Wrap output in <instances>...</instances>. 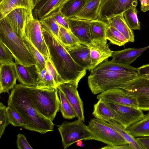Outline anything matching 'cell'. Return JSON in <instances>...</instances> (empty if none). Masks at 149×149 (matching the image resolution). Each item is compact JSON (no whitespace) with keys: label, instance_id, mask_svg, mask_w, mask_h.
Returning <instances> with one entry per match:
<instances>
[{"label":"cell","instance_id":"obj_1","mask_svg":"<svg viewBox=\"0 0 149 149\" xmlns=\"http://www.w3.org/2000/svg\"><path fill=\"white\" fill-rule=\"evenodd\" d=\"M40 22L51 61L64 82H69L77 88L79 82L85 76L87 70L74 61L52 32Z\"/></svg>","mask_w":149,"mask_h":149},{"label":"cell","instance_id":"obj_2","mask_svg":"<svg viewBox=\"0 0 149 149\" xmlns=\"http://www.w3.org/2000/svg\"><path fill=\"white\" fill-rule=\"evenodd\" d=\"M8 106L21 116L26 125L22 127L42 134L54 131L52 121L40 113L31 101L26 85L16 84L12 89L7 101Z\"/></svg>","mask_w":149,"mask_h":149},{"label":"cell","instance_id":"obj_3","mask_svg":"<svg viewBox=\"0 0 149 149\" xmlns=\"http://www.w3.org/2000/svg\"><path fill=\"white\" fill-rule=\"evenodd\" d=\"M138 76L137 74L93 70L88 77V83L91 92L96 95L109 89L121 88L124 84Z\"/></svg>","mask_w":149,"mask_h":149},{"label":"cell","instance_id":"obj_4","mask_svg":"<svg viewBox=\"0 0 149 149\" xmlns=\"http://www.w3.org/2000/svg\"><path fill=\"white\" fill-rule=\"evenodd\" d=\"M26 86L29 98L35 108L44 117L52 121L60 109L57 88Z\"/></svg>","mask_w":149,"mask_h":149},{"label":"cell","instance_id":"obj_5","mask_svg":"<svg viewBox=\"0 0 149 149\" xmlns=\"http://www.w3.org/2000/svg\"><path fill=\"white\" fill-rule=\"evenodd\" d=\"M0 41L10 51L15 62L25 66L36 65V61L23 40L12 29L6 20H0Z\"/></svg>","mask_w":149,"mask_h":149},{"label":"cell","instance_id":"obj_6","mask_svg":"<svg viewBox=\"0 0 149 149\" xmlns=\"http://www.w3.org/2000/svg\"><path fill=\"white\" fill-rule=\"evenodd\" d=\"M87 129L91 134V140L112 146H122L128 144L107 121L93 118L89 122Z\"/></svg>","mask_w":149,"mask_h":149},{"label":"cell","instance_id":"obj_7","mask_svg":"<svg viewBox=\"0 0 149 149\" xmlns=\"http://www.w3.org/2000/svg\"><path fill=\"white\" fill-rule=\"evenodd\" d=\"M84 122L78 119L71 122H63L61 125L57 126L64 149L79 140H91V134Z\"/></svg>","mask_w":149,"mask_h":149},{"label":"cell","instance_id":"obj_8","mask_svg":"<svg viewBox=\"0 0 149 149\" xmlns=\"http://www.w3.org/2000/svg\"><path fill=\"white\" fill-rule=\"evenodd\" d=\"M121 88L136 97L139 108L149 111V79L138 76L124 84Z\"/></svg>","mask_w":149,"mask_h":149},{"label":"cell","instance_id":"obj_9","mask_svg":"<svg viewBox=\"0 0 149 149\" xmlns=\"http://www.w3.org/2000/svg\"><path fill=\"white\" fill-rule=\"evenodd\" d=\"M105 102L113 112L115 121L126 129L144 116L143 111L138 108Z\"/></svg>","mask_w":149,"mask_h":149},{"label":"cell","instance_id":"obj_10","mask_svg":"<svg viewBox=\"0 0 149 149\" xmlns=\"http://www.w3.org/2000/svg\"><path fill=\"white\" fill-rule=\"evenodd\" d=\"M137 4L138 0H101L97 19L106 22Z\"/></svg>","mask_w":149,"mask_h":149},{"label":"cell","instance_id":"obj_11","mask_svg":"<svg viewBox=\"0 0 149 149\" xmlns=\"http://www.w3.org/2000/svg\"><path fill=\"white\" fill-rule=\"evenodd\" d=\"M25 36L41 53L46 60H50L49 50L45 42L39 20L33 17L26 25Z\"/></svg>","mask_w":149,"mask_h":149},{"label":"cell","instance_id":"obj_12","mask_svg":"<svg viewBox=\"0 0 149 149\" xmlns=\"http://www.w3.org/2000/svg\"><path fill=\"white\" fill-rule=\"evenodd\" d=\"M33 10L24 8L16 9L9 13L4 18L16 33L23 40L25 29L29 19L33 17Z\"/></svg>","mask_w":149,"mask_h":149},{"label":"cell","instance_id":"obj_13","mask_svg":"<svg viewBox=\"0 0 149 149\" xmlns=\"http://www.w3.org/2000/svg\"><path fill=\"white\" fill-rule=\"evenodd\" d=\"M97 98L107 102L138 108L136 97L120 88H114L103 91L99 94Z\"/></svg>","mask_w":149,"mask_h":149},{"label":"cell","instance_id":"obj_14","mask_svg":"<svg viewBox=\"0 0 149 149\" xmlns=\"http://www.w3.org/2000/svg\"><path fill=\"white\" fill-rule=\"evenodd\" d=\"M57 88L65 95L72 106L78 119L85 122L83 102L79 95L77 88L69 82H64L57 85Z\"/></svg>","mask_w":149,"mask_h":149},{"label":"cell","instance_id":"obj_15","mask_svg":"<svg viewBox=\"0 0 149 149\" xmlns=\"http://www.w3.org/2000/svg\"><path fill=\"white\" fill-rule=\"evenodd\" d=\"M70 31L82 44L90 47L92 40L90 32L91 20L73 17L68 18Z\"/></svg>","mask_w":149,"mask_h":149},{"label":"cell","instance_id":"obj_16","mask_svg":"<svg viewBox=\"0 0 149 149\" xmlns=\"http://www.w3.org/2000/svg\"><path fill=\"white\" fill-rule=\"evenodd\" d=\"M69 0H34L33 14L39 20L52 14L61 11L64 4Z\"/></svg>","mask_w":149,"mask_h":149},{"label":"cell","instance_id":"obj_17","mask_svg":"<svg viewBox=\"0 0 149 149\" xmlns=\"http://www.w3.org/2000/svg\"><path fill=\"white\" fill-rule=\"evenodd\" d=\"M107 40L92 41L90 48L91 65L88 70L91 72L105 60L111 57L113 52L109 48Z\"/></svg>","mask_w":149,"mask_h":149},{"label":"cell","instance_id":"obj_18","mask_svg":"<svg viewBox=\"0 0 149 149\" xmlns=\"http://www.w3.org/2000/svg\"><path fill=\"white\" fill-rule=\"evenodd\" d=\"M17 75L15 63H0V93L13 89L16 84Z\"/></svg>","mask_w":149,"mask_h":149},{"label":"cell","instance_id":"obj_19","mask_svg":"<svg viewBox=\"0 0 149 149\" xmlns=\"http://www.w3.org/2000/svg\"><path fill=\"white\" fill-rule=\"evenodd\" d=\"M15 64L19 82L24 85L36 86L39 73L36 65L25 66L16 62H15Z\"/></svg>","mask_w":149,"mask_h":149},{"label":"cell","instance_id":"obj_20","mask_svg":"<svg viewBox=\"0 0 149 149\" xmlns=\"http://www.w3.org/2000/svg\"><path fill=\"white\" fill-rule=\"evenodd\" d=\"M149 48V46L141 48H131L113 51L111 56L112 60L117 63L130 65Z\"/></svg>","mask_w":149,"mask_h":149},{"label":"cell","instance_id":"obj_21","mask_svg":"<svg viewBox=\"0 0 149 149\" xmlns=\"http://www.w3.org/2000/svg\"><path fill=\"white\" fill-rule=\"evenodd\" d=\"M20 8L33 10L34 0H2L0 1V20L3 19L11 12Z\"/></svg>","mask_w":149,"mask_h":149},{"label":"cell","instance_id":"obj_22","mask_svg":"<svg viewBox=\"0 0 149 149\" xmlns=\"http://www.w3.org/2000/svg\"><path fill=\"white\" fill-rule=\"evenodd\" d=\"M68 52L77 63L87 70L89 69L91 63L90 48L89 46L82 44Z\"/></svg>","mask_w":149,"mask_h":149},{"label":"cell","instance_id":"obj_23","mask_svg":"<svg viewBox=\"0 0 149 149\" xmlns=\"http://www.w3.org/2000/svg\"><path fill=\"white\" fill-rule=\"evenodd\" d=\"M101 1L86 0L84 5L75 17L91 21L97 19Z\"/></svg>","mask_w":149,"mask_h":149},{"label":"cell","instance_id":"obj_24","mask_svg":"<svg viewBox=\"0 0 149 149\" xmlns=\"http://www.w3.org/2000/svg\"><path fill=\"white\" fill-rule=\"evenodd\" d=\"M108 25L113 26L120 32L127 39L129 42L135 41L133 31L128 26L122 13L107 19Z\"/></svg>","mask_w":149,"mask_h":149},{"label":"cell","instance_id":"obj_25","mask_svg":"<svg viewBox=\"0 0 149 149\" xmlns=\"http://www.w3.org/2000/svg\"><path fill=\"white\" fill-rule=\"evenodd\" d=\"M93 70H109L138 74V68H135L130 65L117 63L112 60L106 61L102 62Z\"/></svg>","mask_w":149,"mask_h":149},{"label":"cell","instance_id":"obj_26","mask_svg":"<svg viewBox=\"0 0 149 149\" xmlns=\"http://www.w3.org/2000/svg\"><path fill=\"white\" fill-rule=\"evenodd\" d=\"M126 129L136 138L149 136V112L142 119Z\"/></svg>","mask_w":149,"mask_h":149},{"label":"cell","instance_id":"obj_27","mask_svg":"<svg viewBox=\"0 0 149 149\" xmlns=\"http://www.w3.org/2000/svg\"><path fill=\"white\" fill-rule=\"evenodd\" d=\"M58 40L68 51L82 44L70 31H68L60 26H59Z\"/></svg>","mask_w":149,"mask_h":149},{"label":"cell","instance_id":"obj_28","mask_svg":"<svg viewBox=\"0 0 149 149\" xmlns=\"http://www.w3.org/2000/svg\"><path fill=\"white\" fill-rule=\"evenodd\" d=\"M94 105L93 116L98 119L107 121L110 120H115V115L105 102L101 100Z\"/></svg>","mask_w":149,"mask_h":149},{"label":"cell","instance_id":"obj_29","mask_svg":"<svg viewBox=\"0 0 149 149\" xmlns=\"http://www.w3.org/2000/svg\"><path fill=\"white\" fill-rule=\"evenodd\" d=\"M107 24V22L96 19L91 21L90 32L92 41L107 40L106 33Z\"/></svg>","mask_w":149,"mask_h":149},{"label":"cell","instance_id":"obj_30","mask_svg":"<svg viewBox=\"0 0 149 149\" xmlns=\"http://www.w3.org/2000/svg\"><path fill=\"white\" fill-rule=\"evenodd\" d=\"M108 122L111 126L125 139L133 148V149H144L142 146L126 129L113 120H110Z\"/></svg>","mask_w":149,"mask_h":149},{"label":"cell","instance_id":"obj_31","mask_svg":"<svg viewBox=\"0 0 149 149\" xmlns=\"http://www.w3.org/2000/svg\"><path fill=\"white\" fill-rule=\"evenodd\" d=\"M86 0H69L62 8L61 11L67 18L75 17L79 12Z\"/></svg>","mask_w":149,"mask_h":149},{"label":"cell","instance_id":"obj_32","mask_svg":"<svg viewBox=\"0 0 149 149\" xmlns=\"http://www.w3.org/2000/svg\"><path fill=\"white\" fill-rule=\"evenodd\" d=\"M23 40L30 53L36 61V65L38 72L46 67V60L37 49L35 47L25 36Z\"/></svg>","mask_w":149,"mask_h":149},{"label":"cell","instance_id":"obj_33","mask_svg":"<svg viewBox=\"0 0 149 149\" xmlns=\"http://www.w3.org/2000/svg\"><path fill=\"white\" fill-rule=\"evenodd\" d=\"M58 93L60 101V109L63 118L71 119L77 117L73 108L64 93L59 90Z\"/></svg>","mask_w":149,"mask_h":149},{"label":"cell","instance_id":"obj_34","mask_svg":"<svg viewBox=\"0 0 149 149\" xmlns=\"http://www.w3.org/2000/svg\"><path fill=\"white\" fill-rule=\"evenodd\" d=\"M107 40L113 44L121 46L129 42L125 36L114 27L107 25L106 33Z\"/></svg>","mask_w":149,"mask_h":149},{"label":"cell","instance_id":"obj_35","mask_svg":"<svg viewBox=\"0 0 149 149\" xmlns=\"http://www.w3.org/2000/svg\"><path fill=\"white\" fill-rule=\"evenodd\" d=\"M138 11L136 7L130 8L123 13L124 19L129 27L132 30H140V22L137 14Z\"/></svg>","mask_w":149,"mask_h":149},{"label":"cell","instance_id":"obj_36","mask_svg":"<svg viewBox=\"0 0 149 149\" xmlns=\"http://www.w3.org/2000/svg\"><path fill=\"white\" fill-rule=\"evenodd\" d=\"M6 111L10 123L15 127H22L26 125L20 114L11 107L8 106Z\"/></svg>","mask_w":149,"mask_h":149},{"label":"cell","instance_id":"obj_37","mask_svg":"<svg viewBox=\"0 0 149 149\" xmlns=\"http://www.w3.org/2000/svg\"><path fill=\"white\" fill-rule=\"evenodd\" d=\"M39 21L49 29L54 36L58 40L59 26L52 15H50L39 20Z\"/></svg>","mask_w":149,"mask_h":149},{"label":"cell","instance_id":"obj_38","mask_svg":"<svg viewBox=\"0 0 149 149\" xmlns=\"http://www.w3.org/2000/svg\"><path fill=\"white\" fill-rule=\"evenodd\" d=\"M14 57L9 49L0 41V62L2 63H13Z\"/></svg>","mask_w":149,"mask_h":149},{"label":"cell","instance_id":"obj_39","mask_svg":"<svg viewBox=\"0 0 149 149\" xmlns=\"http://www.w3.org/2000/svg\"><path fill=\"white\" fill-rule=\"evenodd\" d=\"M0 138L3 134L6 127L10 124L6 111V107L0 103Z\"/></svg>","mask_w":149,"mask_h":149},{"label":"cell","instance_id":"obj_40","mask_svg":"<svg viewBox=\"0 0 149 149\" xmlns=\"http://www.w3.org/2000/svg\"><path fill=\"white\" fill-rule=\"evenodd\" d=\"M46 67L52 76L56 87L58 85L64 82L51 60H46Z\"/></svg>","mask_w":149,"mask_h":149},{"label":"cell","instance_id":"obj_41","mask_svg":"<svg viewBox=\"0 0 149 149\" xmlns=\"http://www.w3.org/2000/svg\"><path fill=\"white\" fill-rule=\"evenodd\" d=\"M51 15L59 26L63 27L68 31H70L68 18L63 15L61 11L53 13Z\"/></svg>","mask_w":149,"mask_h":149},{"label":"cell","instance_id":"obj_42","mask_svg":"<svg viewBox=\"0 0 149 149\" xmlns=\"http://www.w3.org/2000/svg\"><path fill=\"white\" fill-rule=\"evenodd\" d=\"M17 148L19 149H32L24 134H19L17 136Z\"/></svg>","mask_w":149,"mask_h":149},{"label":"cell","instance_id":"obj_43","mask_svg":"<svg viewBox=\"0 0 149 149\" xmlns=\"http://www.w3.org/2000/svg\"><path fill=\"white\" fill-rule=\"evenodd\" d=\"M101 149H133L129 144L122 146H112L107 145L101 148Z\"/></svg>","mask_w":149,"mask_h":149},{"label":"cell","instance_id":"obj_44","mask_svg":"<svg viewBox=\"0 0 149 149\" xmlns=\"http://www.w3.org/2000/svg\"><path fill=\"white\" fill-rule=\"evenodd\" d=\"M136 139L144 149H149V136L139 137Z\"/></svg>","mask_w":149,"mask_h":149},{"label":"cell","instance_id":"obj_45","mask_svg":"<svg viewBox=\"0 0 149 149\" xmlns=\"http://www.w3.org/2000/svg\"><path fill=\"white\" fill-rule=\"evenodd\" d=\"M138 69L139 77L149 74V64L143 65Z\"/></svg>","mask_w":149,"mask_h":149},{"label":"cell","instance_id":"obj_46","mask_svg":"<svg viewBox=\"0 0 149 149\" xmlns=\"http://www.w3.org/2000/svg\"><path fill=\"white\" fill-rule=\"evenodd\" d=\"M141 3V10L143 12L149 10V0H139Z\"/></svg>","mask_w":149,"mask_h":149},{"label":"cell","instance_id":"obj_47","mask_svg":"<svg viewBox=\"0 0 149 149\" xmlns=\"http://www.w3.org/2000/svg\"><path fill=\"white\" fill-rule=\"evenodd\" d=\"M76 145L77 146L83 147L84 146V144L83 143L81 140H79L76 142Z\"/></svg>","mask_w":149,"mask_h":149},{"label":"cell","instance_id":"obj_48","mask_svg":"<svg viewBox=\"0 0 149 149\" xmlns=\"http://www.w3.org/2000/svg\"><path fill=\"white\" fill-rule=\"evenodd\" d=\"M143 78H144L146 79H149V74H147L141 77H139Z\"/></svg>","mask_w":149,"mask_h":149},{"label":"cell","instance_id":"obj_49","mask_svg":"<svg viewBox=\"0 0 149 149\" xmlns=\"http://www.w3.org/2000/svg\"><path fill=\"white\" fill-rule=\"evenodd\" d=\"M2 0H0V1H1Z\"/></svg>","mask_w":149,"mask_h":149}]
</instances>
